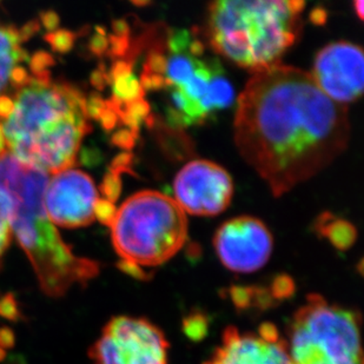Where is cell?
<instances>
[{"mask_svg": "<svg viewBox=\"0 0 364 364\" xmlns=\"http://www.w3.org/2000/svg\"><path fill=\"white\" fill-rule=\"evenodd\" d=\"M162 330L139 317H114L90 350L92 364H168Z\"/></svg>", "mask_w": 364, "mask_h": 364, "instance_id": "obj_8", "label": "cell"}, {"mask_svg": "<svg viewBox=\"0 0 364 364\" xmlns=\"http://www.w3.org/2000/svg\"><path fill=\"white\" fill-rule=\"evenodd\" d=\"M50 177L21 164L10 152L0 156V204L12 234L31 262L41 290L59 297L73 285L85 284L100 272V265L77 256L63 241L44 208Z\"/></svg>", "mask_w": 364, "mask_h": 364, "instance_id": "obj_3", "label": "cell"}, {"mask_svg": "<svg viewBox=\"0 0 364 364\" xmlns=\"http://www.w3.org/2000/svg\"><path fill=\"white\" fill-rule=\"evenodd\" d=\"M100 119L104 129L111 130V129H114V125L117 123L118 114L107 104V107L104 109L103 114H100Z\"/></svg>", "mask_w": 364, "mask_h": 364, "instance_id": "obj_27", "label": "cell"}, {"mask_svg": "<svg viewBox=\"0 0 364 364\" xmlns=\"http://www.w3.org/2000/svg\"><path fill=\"white\" fill-rule=\"evenodd\" d=\"M304 1L220 0L209 5L206 37L213 50L250 73L279 64L299 38Z\"/></svg>", "mask_w": 364, "mask_h": 364, "instance_id": "obj_4", "label": "cell"}, {"mask_svg": "<svg viewBox=\"0 0 364 364\" xmlns=\"http://www.w3.org/2000/svg\"><path fill=\"white\" fill-rule=\"evenodd\" d=\"M234 139L244 161L281 197L340 157L350 139L347 107L294 66L252 73L237 100Z\"/></svg>", "mask_w": 364, "mask_h": 364, "instance_id": "obj_1", "label": "cell"}, {"mask_svg": "<svg viewBox=\"0 0 364 364\" xmlns=\"http://www.w3.org/2000/svg\"><path fill=\"white\" fill-rule=\"evenodd\" d=\"M205 364H292L284 338L272 323L262 324L258 335L235 326L223 333L222 344Z\"/></svg>", "mask_w": 364, "mask_h": 364, "instance_id": "obj_13", "label": "cell"}, {"mask_svg": "<svg viewBox=\"0 0 364 364\" xmlns=\"http://www.w3.org/2000/svg\"><path fill=\"white\" fill-rule=\"evenodd\" d=\"M98 32H100V35L95 36L92 38V41H91V50H92L96 55H102V53L107 50L109 41L105 38L103 31L98 30Z\"/></svg>", "mask_w": 364, "mask_h": 364, "instance_id": "obj_30", "label": "cell"}, {"mask_svg": "<svg viewBox=\"0 0 364 364\" xmlns=\"http://www.w3.org/2000/svg\"><path fill=\"white\" fill-rule=\"evenodd\" d=\"M122 183L121 175L117 172L109 171L107 176L104 177L103 183L100 186V191L103 193L104 200L114 203L118 200V197L121 195Z\"/></svg>", "mask_w": 364, "mask_h": 364, "instance_id": "obj_19", "label": "cell"}, {"mask_svg": "<svg viewBox=\"0 0 364 364\" xmlns=\"http://www.w3.org/2000/svg\"><path fill=\"white\" fill-rule=\"evenodd\" d=\"M189 41L186 31L171 37L172 53L165 59L163 76L170 90L168 118L183 127L203 123L234 102V89L218 62L200 58L204 52Z\"/></svg>", "mask_w": 364, "mask_h": 364, "instance_id": "obj_7", "label": "cell"}, {"mask_svg": "<svg viewBox=\"0 0 364 364\" xmlns=\"http://www.w3.org/2000/svg\"><path fill=\"white\" fill-rule=\"evenodd\" d=\"M12 114L3 124L7 151L21 164L55 175L76 164L82 138L91 130L80 90L30 77L17 90Z\"/></svg>", "mask_w": 364, "mask_h": 364, "instance_id": "obj_2", "label": "cell"}, {"mask_svg": "<svg viewBox=\"0 0 364 364\" xmlns=\"http://www.w3.org/2000/svg\"><path fill=\"white\" fill-rule=\"evenodd\" d=\"M110 80L114 82V100L121 104H130L141 100L144 90L141 82L131 73L127 63L118 62L111 70Z\"/></svg>", "mask_w": 364, "mask_h": 364, "instance_id": "obj_15", "label": "cell"}, {"mask_svg": "<svg viewBox=\"0 0 364 364\" xmlns=\"http://www.w3.org/2000/svg\"><path fill=\"white\" fill-rule=\"evenodd\" d=\"M318 230L340 250H347L356 241V229L347 220L321 217Z\"/></svg>", "mask_w": 364, "mask_h": 364, "instance_id": "obj_16", "label": "cell"}, {"mask_svg": "<svg viewBox=\"0 0 364 364\" xmlns=\"http://www.w3.org/2000/svg\"><path fill=\"white\" fill-rule=\"evenodd\" d=\"M363 51L349 41L326 45L317 53L310 73L322 92L347 107L363 93Z\"/></svg>", "mask_w": 364, "mask_h": 364, "instance_id": "obj_11", "label": "cell"}, {"mask_svg": "<svg viewBox=\"0 0 364 364\" xmlns=\"http://www.w3.org/2000/svg\"><path fill=\"white\" fill-rule=\"evenodd\" d=\"M112 141H114V144L118 145L119 148L129 150V149L132 148V145H134V136L131 131L122 130L117 132V134H114Z\"/></svg>", "mask_w": 364, "mask_h": 364, "instance_id": "obj_26", "label": "cell"}, {"mask_svg": "<svg viewBox=\"0 0 364 364\" xmlns=\"http://www.w3.org/2000/svg\"><path fill=\"white\" fill-rule=\"evenodd\" d=\"M326 19V11L321 10V9L314 11L313 14H311V21H313L315 24H323Z\"/></svg>", "mask_w": 364, "mask_h": 364, "instance_id": "obj_33", "label": "cell"}, {"mask_svg": "<svg viewBox=\"0 0 364 364\" xmlns=\"http://www.w3.org/2000/svg\"><path fill=\"white\" fill-rule=\"evenodd\" d=\"M257 292L254 289L236 287V288L231 289V297H232V301H234L236 306L241 308V309H245V308L252 304L255 297L257 296Z\"/></svg>", "mask_w": 364, "mask_h": 364, "instance_id": "obj_23", "label": "cell"}, {"mask_svg": "<svg viewBox=\"0 0 364 364\" xmlns=\"http://www.w3.org/2000/svg\"><path fill=\"white\" fill-rule=\"evenodd\" d=\"M294 290H295V284H294L292 279L289 276H277L275 281L272 282L270 295L274 299H288L289 296L292 295Z\"/></svg>", "mask_w": 364, "mask_h": 364, "instance_id": "obj_21", "label": "cell"}, {"mask_svg": "<svg viewBox=\"0 0 364 364\" xmlns=\"http://www.w3.org/2000/svg\"><path fill=\"white\" fill-rule=\"evenodd\" d=\"M19 30L0 24V96L11 85V76L21 62L28 59L26 52L21 48Z\"/></svg>", "mask_w": 364, "mask_h": 364, "instance_id": "obj_14", "label": "cell"}, {"mask_svg": "<svg viewBox=\"0 0 364 364\" xmlns=\"http://www.w3.org/2000/svg\"><path fill=\"white\" fill-rule=\"evenodd\" d=\"M364 3L362 0H358V1H355L354 7L355 10H356V14H358V18L363 21L364 18V10H363Z\"/></svg>", "mask_w": 364, "mask_h": 364, "instance_id": "obj_36", "label": "cell"}, {"mask_svg": "<svg viewBox=\"0 0 364 364\" xmlns=\"http://www.w3.org/2000/svg\"><path fill=\"white\" fill-rule=\"evenodd\" d=\"M107 77V75H104V73L100 70V71H97V73H93L92 82L95 85L98 86V87H103L104 80H105Z\"/></svg>", "mask_w": 364, "mask_h": 364, "instance_id": "obj_34", "label": "cell"}, {"mask_svg": "<svg viewBox=\"0 0 364 364\" xmlns=\"http://www.w3.org/2000/svg\"><path fill=\"white\" fill-rule=\"evenodd\" d=\"M292 364H363L361 317L311 294L289 324Z\"/></svg>", "mask_w": 364, "mask_h": 364, "instance_id": "obj_6", "label": "cell"}, {"mask_svg": "<svg viewBox=\"0 0 364 364\" xmlns=\"http://www.w3.org/2000/svg\"><path fill=\"white\" fill-rule=\"evenodd\" d=\"M176 202L184 213L216 216L230 205L234 183L225 168L216 163L196 159L184 165L173 181Z\"/></svg>", "mask_w": 364, "mask_h": 364, "instance_id": "obj_9", "label": "cell"}, {"mask_svg": "<svg viewBox=\"0 0 364 364\" xmlns=\"http://www.w3.org/2000/svg\"><path fill=\"white\" fill-rule=\"evenodd\" d=\"M45 39L55 51L65 53L73 48L75 36L68 30H55L45 36Z\"/></svg>", "mask_w": 364, "mask_h": 364, "instance_id": "obj_18", "label": "cell"}, {"mask_svg": "<svg viewBox=\"0 0 364 364\" xmlns=\"http://www.w3.org/2000/svg\"><path fill=\"white\" fill-rule=\"evenodd\" d=\"M39 24L37 21H30L24 28L19 30V35H21V41H24L25 39L30 38L31 36L35 35L36 32L38 31Z\"/></svg>", "mask_w": 364, "mask_h": 364, "instance_id": "obj_32", "label": "cell"}, {"mask_svg": "<svg viewBox=\"0 0 364 364\" xmlns=\"http://www.w3.org/2000/svg\"><path fill=\"white\" fill-rule=\"evenodd\" d=\"M98 193L85 172L69 168L52 176L44 193V208L52 223L80 228L92 223Z\"/></svg>", "mask_w": 364, "mask_h": 364, "instance_id": "obj_12", "label": "cell"}, {"mask_svg": "<svg viewBox=\"0 0 364 364\" xmlns=\"http://www.w3.org/2000/svg\"><path fill=\"white\" fill-rule=\"evenodd\" d=\"M107 107V103L103 102L100 97L93 95L90 97V100L86 102V112L90 117L100 119V114H103L104 109Z\"/></svg>", "mask_w": 364, "mask_h": 364, "instance_id": "obj_25", "label": "cell"}, {"mask_svg": "<svg viewBox=\"0 0 364 364\" xmlns=\"http://www.w3.org/2000/svg\"><path fill=\"white\" fill-rule=\"evenodd\" d=\"M116 213H117V209L114 203L109 202L104 198H98L96 205H95V218L100 220V223H103L107 227H111V224L116 217Z\"/></svg>", "mask_w": 364, "mask_h": 364, "instance_id": "obj_20", "label": "cell"}, {"mask_svg": "<svg viewBox=\"0 0 364 364\" xmlns=\"http://www.w3.org/2000/svg\"><path fill=\"white\" fill-rule=\"evenodd\" d=\"M213 247L225 268L237 274H251L268 263L274 238L262 220L241 216L220 225L213 237Z\"/></svg>", "mask_w": 364, "mask_h": 364, "instance_id": "obj_10", "label": "cell"}, {"mask_svg": "<svg viewBox=\"0 0 364 364\" xmlns=\"http://www.w3.org/2000/svg\"><path fill=\"white\" fill-rule=\"evenodd\" d=\"M30 64H31L33 76H46V75H50L48 69L50 66L53 65V58L51 55H48V52L39 51L32 57Z\"/></svg>", "mask_w": 364, "mask_h": 364, "instance_id": "obj_22", "label": "cell"}, {"mask_svg": "<svg viewBox=\"0 0 364 364\" xmlns=\"http://www.w3.org/2000/svg\"><path fill=\"white\" fill-rule=\"evenodd\" d=\"M122 261L152 268L170 261L188 240V217L173 198L144 190L129 197L111 224Z\"/></svg>", "mask_w": 364, "mask_h": 364, "instance_id": "obj_5", "label": "cell"}, {"mask_svg": "<svg viewBox=\"0 0 364 364\" xmlns=\"http://www.w3.org/2000/svg\"><path fill=\"white\" fill-rule=\"evenodd\" d=\"M119 268L124 272H127L129 275L134 276V279H148V272H145L144 269L139 268L137 265L131 264L127 262H119Z\"/></svg>", "mask_w": 364, "mask_h": 364, "instance_id": "obj_28", "label": "cell"}, {"mask_svg": "<svg viewBox=\"0 0 364 364\" xmlns=\"http://www.w3.org/2000/svg\"><path fill=\"white\" fill-rule=\"evenodd\" d=\"M11 238H12V230H11L10 223H9L3 206L0 204V263H1L5 251L10 245Z\"/></svg>", "mask_w": 364, "mask_h": 364, "instance_id": "obj_24", "label": "cell"}, {"mask_svg": "<svg viewBox=\"0 0 364 364\" xmlns=\"http://www.w3.org/2000/svg\"><path fill=\"white\" fill-rule=\"evenodd\" d=\"M7 151L6 139L4 134L3 124L0 123V156Z\"/></svg>", "mask_w": 364, "mask_h": 364, "instance_id": "obj_35", "label": "cell"}, {"mask_svg": "<svg viewBox=\"0 0 364 364\" xmlns=\"http://www.w3.org/2000/svg\"><path fill=\"white\" fill-rule=\"evenodd\" d=\"M183 329L190 340H203L208 333V320L203 314H191L183 322Z\"/></svg>", "mask_w": 364, "mask_h": 364, "instance_id": "obj_17", "label": "cell"}, {"mask_svg": "<svg viewBox=\"0 0 364 364\" xmlns=\"http://www.w3.org/2000/svg\"><path fill=\"white\" fill-rule=\"evenodd\" d=\"M41 21H43V25L48 28V31H55L59 25L58 14L53 12V11H46L44 14H41Z\"/></svg>", "mask_w": 364, "mask_h": 364, "instance_id": "obj_29", "label": "cell"}, {"mask_svg": "<svg viewBox=\"0 0 364 364\" xmlns=\"http://www.w3.org/2000/svg\"><path fill=\"white\" fill-rule=\"evenodd\" d=\"M14 107V100H11L10 97L6 96V95L0 96V117L6 119L12 114Z\"/></svg>", "mask_w": 364, "mask_h": 364, "instance_id": "obj_31", "label": "cell"}]
</instances>
